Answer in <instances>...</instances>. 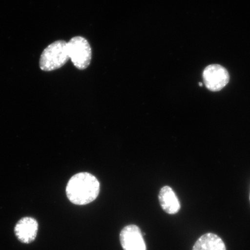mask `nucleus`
<instances>
[{
	"label": "nucleus",
	"instance_id": "f257e3e1",
	"mask_svg": "<svg viewBox=\"0 0 250 250\" xmlns=\"http://www.w3.org/2000/svg\"><path fill=\"white\" fill-rule=\"evenodd\" d=\"M68 200L74 205H85L95 201L100 192V183L92 174L82 172L71 178L66 187Z\"/></svg>",
	"mask_w": 250,
	"mask_h": 250
},
{
	"label": "nucleus",
	"instance_id": "f03ea898",
	"mask_svg": "<svg viewBox=\"0 0 250 250\" xmlns=\"http://www.w3.org/2000/svg\"><path fill=\"white\" fill-rule=\"evenodd\" d=\"M70 59L67 42L59 40L43 50L40 59L41 69L45 71L57 70Z\"/></svg>",
	"mask_w": 250,
	"mask_h": 250
},
{
	"label": "nucleus",
	"instance_id": "7ed1b4c3",
	"mask_svg": "<svg viewBox=\"0 0 250 250\" xmlns=\"http://www.w3.org/2000/svg\"><path fill=\"white\" fill-rule=\"evenodd\" d=\"M67 44L69 57L74 66L79 70L85 69L92 59V49L88 42L77 36L71 39Z\"/></svg>",
	"mask_w": 250,
	"mask_h": 250
},
{
	"label": "nucleus",
	"instance_id": "20e7f679",
	"mask_svg": "<svg viewBox=\"0 0 250 250\" xmlns=\"http://www.w3.org/2000/svg\"><path fill=\"white\" fill-rule=\"evenodd\" d=\"M203 81L210 91L218 92L229 83L230 77L228 70L220 64H210L203 73Z\"/></svg>",
	"mask_w": 250,
	"mask_h": 250
},
{
	"label": "nucleus",
	"instance_id": "39448f33",
	"mask_svg": "<svg viewBox=\"0 0 250 250\" xmlns=\"http://www.w3.org/2000/svg\"><path fill=\"white\" fill-rule=\"evenodd\" d=\"M120 241L124 250H146L142 231L135 225L123 228L120 233Z\"/></svg>",
	"mask_w": 250,
	"mask_h": 250
},
{
	"label": "nucleus",
	"instance_id": "423d86ee",
	"mask_svg": "<svg viewBox=\"0 0 250 250\" xmlns=\"http://www.w3.org/2000/svg\"><path fill=\"white\" fill-rule=\"evenodd\" d=\"M39 230V223L35 218L26 217L21 218L15 225L14 232L20 241L30 244L36 239Z\"/></svg>",
	"mask_w": 250,
	"mask_h": 250
},
{
	"label": "nucleus",
	"instance_id": "0eeeda50",
	"mask_svg": "<svg viewBox=\"0 0 250 250\" xmlns=\"http://www.w3.org/2000/svg\"><path fill=\"white\" fill-rule=\"evenodd\" d=\"M159 201L161 208L168 214H175L180 210L179 199L171 188L165 186L160 190Z\"/></svg>",
	"mask_w": 250,
	"mask_h": 250
},
{
	"label": "nucleus",
	"instance_id": "6e6552de",
	"mask_svg": "<svg viewBox=\"0 0 250 250\" xmlns=\"http://www.w3.org/2000/svg\"><path fill=\"white\" fill-rule=\"evenodd\" d=\"M192 250H227L226 245L216 234L208 233L197 240Z\"/></svg>",
	"mask_w": 250,
	"mask_h": 250
},
{
	"label": "nucleus",
	"instance_id": "1a4fd4ad",
	"mask_svg": "<svg viewBox=\"0 0 250 250\" xmlns=\"http://www.w3.org/2000/svg\"><path fill=\"white\" fill-rule=\"evenodd\" d=\"M199 85L202 86L203 85V84L202 83H199Z\"/></svg>",
	"mask_w": 250,
	"mask_h": 250
},
{
	"label": "nucleus",
	"instance_id": "9d476101",
	"mask_svg": "<svg viewBox=\"0 0 250 250\" xmlns=\"http://www.w3.org/2000/svg\"></svg>",
	"mask_w": 250,
	"mask_h": 250
}]
</instances>
